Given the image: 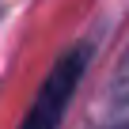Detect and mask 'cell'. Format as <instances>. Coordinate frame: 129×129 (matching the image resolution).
Here are the masks:
<instances>
[{"label": "cell", "mask_w": 129, "mask_h": 129, "mask_svg": "<svg viewBox=\"0 0 129 129\" xmlns=\"http://www.w3.org/2000/svg\"><path fill=\"white\" fill-rule=\"evenodd\" d=\"M87 53H91L87 46H76L72 53H64L53 64V72L46 76V84H42V91H38V99H34V106H30V114L23 121V129H57V121L64 118V106L72 103V91H76V84L84 76Z\"/></svg>", "instance_id": "6da1fadb"}, {"label": "cell", "mask_w": 129, "mask_h": 129, "mask_svg": "<svg viewBox=\"0 0 129 129\" xmlns=\"http://www.w3.org/2000/svg\"><path fill=\"white\" fill-rule=\"evenodd\" d=\"M118 106H121V110H129V64L121 69V84H118ZM121 125H129V121H121Z\"/></svg>", "instance_id": "7a4b0ae2"}, {"label": "cell", "mask_w": 129, "mask_h": 129, "mask_svg": "<svg viewBox=\"0 0 129 129\" xmlns=\"http://www.w3.org/2000/svg\"><path fill=\"white\" fill-rule=\"evenodd\" d=\"M118 129H129V125H118Z\"/></svg>", "instance_id": "3957f363"}]
</instances>
